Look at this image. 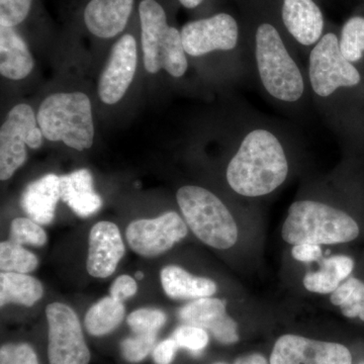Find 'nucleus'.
I'll use <instances>...</instances> for the list:
<instances>
[{"label":"nucleus","mask_w":364,"mask_h":364,"mask_svg":"<svg viewBox=\"0 0 364 364\" xmlns=\"http://www.w3.org/2000/svg\"><path fill=\"white\" fill-rule=\"evenodd\" d=\"M43 136L77 151L90 149L95 124L90 97L83 92H56L43 100L37 112Z\"/></svg>","instance_id":"7ed1b4c3"},{"label":"nucleus","mask_w":364,"mask_h":364,"mask_svg":"<svg viewBox=\"0 0 364 364\" xmlns=\"http://www.w3.org/2000/svg\"><path fill=\"white\" fill-rule=\"evenodd\" d=\"M181 33L184 51L193 58L215 52L234 51L240 40L238 23L226 13L188 21L182 26Z\"/></svg>","instance_id":"6e6552de"},{"label":"nucleus","mask_w":364,"mask_h":364,"mask_svg":"<svg viewBox=\"0 0 364 364\" xmlns=\"http://www.w3.org/2000/svg\"><path fill=\"white\" fill-rule=\"evenodd\" d=\"M284 134L263 122H249L227 165L230 188L244 198L272 193L286 182L289 154Z\"/></svg>","instance_id":"f257e3e1"},{"label":"nucleus","mask_w":364,"mask_h":364,"mask_svg":"<svg viewBox=\"0 0 364 364\" xmlns=\"http://www.w3.org/2000/svg\"><path fill=\"white\" fill-rule=\"evenodd\" d=\"M9 241L20 245L42 247L47 243V234L40 224L28 218H16L11 225Z\"/></svg>","instance_id":"a878e982"},{"label":"nucleus","mask_w":364,"mask_h":364,"mask_svg":"<svg viewBox=\"0 0 364 364\" xmlns=\"http://www.w3.org/2000/svg\"><path fill=\"white\" fill-rule=\"evenodd\" d=\"M282 21L296 44L309 53L324 36V16L314 0H282Z\"/></svg>","instance_id":"4468645a"},{"label":"nucleus","mask_w":364,"mask_h":364,"mask_svg":"<svg viewBox=\"0 0 364 364\" xmlns=\"http://www.w3.org/2000/svg\"><path fill=\"white\" fill-rule=\"evenodd\" d=\"M0 364H39V360L30 344L9 343L0 349Z\"/></svg>","instance_id":"7c9ffc66"},{"label":"nucleus","mask_w":364,"mask_h":364,"mask_svg":"<svg viewBox=\"0 0 364 364\" xmlns=\"http://www.w3.org/2000/svg\"><path fill=\"white\" fill-rule=\"evenodd\" d=\"M138 48L135 37L124 33L114 43L107 65L98 80V97L105 105H116L128 91L135 77Z\"/></svg>","instance_id":"9d476101"},{"label":"nucleus","mask_w":364,"mask_h":364,"mask_svg":"<svg viewBox=\"0 0 364 364\" xmlns=\"http://www.w3.org/2000/svg\"><path fill=\"white\" fill-rule=\"evenodd\" d=\"M178 1L186 9H193L200 6L205 0H178Z\"/></svg>","instance_id":"c9c22d12"},{"label":"nucleus","mask_w":364,"mask_h":364,"mask_svg":"<svg viewBox=\"0 0 364 364\" xmlns=\"http://www.w3.org/2000/svg\"><path fill=\"white\" fill-rule=\"evenodd\" d=\"M122 342L121 350L124 358L131 363L144 360L154 348L157 334H136Z\"/></svg>","instance_id":"c85d7f7f"},{"label":"nucleus","mask_w":364,"mask_h":364,"mask_svg":"<svg viewBox=\"0 0 364 364\" xmlns=\"http://www.w3.org/2000/svg\"><path fill=\"white\" fill-rule=\"evenodd\" d=\"M176 200L186 225L203 243L215 249L233 247L238 228L226 205L212 191L198 186H184Z\"/></svg>","instance_id":"39448f33"},{"label":"nucleus","mask_w":364,"mask_h":364,"mask_svg":"<svg viewBox=\"0 0 364 364\" xmlns=\"http://www.w3.org/2000/svg\"><path fill=\"white\" fill-rule=\"evenodd\" d=\"M178 316L184 324L212 333L220 343L230 345L239 341L238 325L228 315L226 301L222 299H193L179 311Z\"/></svg>","instance_id":"ddd939ff"},{"label":"nucleus","mask_w":364,"mask_h":364,"mask_svg":"<svg viewBox=\"0 0 364 364\" xmlns=\"http://www.w3.org/2000/svg\"><path fill=\"white\" fill-rule=\"evenodd\" d=\"M49 325L48 358L50 364H90V351L80 322L70 306L53 303L46 309Z\"/></svg>","instance_id":"0eeeda50"},{"label":"nucleus","mask_w":364,"mask_h":364,"mask_svg":"<svg viewBox=\"0 0 364 364\" xmlns=\"http://www.w3.org/2000/svg\"><path fill=\"white\" fill-rule=\"evenodd\" d=\"M124 252L123 238L117 225L98 222L90 230L86 269L91 277L107 279L116 272Z\"/></svg>","instance_id":"f8f14e48"},{"label":"nucleus","mask_w":364,"mask_h":364,"mask_svg":"<svg viewBox=\"0 0 364 364\" xmlns=\"http://www.w3.org/2000/svg\"><path fill=\"white\" fill-rule=\"evenodd\" d=\"M172 338L176 340L179 347L186 349L195 356L200 355L208 344V332L191 325L184 324L177 328L172 334Z\"/></svg>","instance_id":"cd10ccee"},{"label":"nucleus","mask_w":364,"mask_h":364,"mask_svg":"<svg viewBox=\"0 0 364 364\" xmlns=\"http://www.w3.org/2000/svg\"><path fill=\"white\" fill-rule=\"evenodd\" d=\"M359 227L344 210L318 200H296L282 229L284 241L298 244L346 243L358 238Z\"/></svg>","instance_id":"f03ea898"},{"label":"nucleus","mask_w":364,"mask_h":364,"mask_svg":"<svg viewBox=\"0 0 364 364\" xmlns=\"http://www.w3.org/2000/svg\"><path fill=\"white\" fill-rule=\"evenodd\" d=\"M35 66L32 53L16 28L0 26V74L11 80L30 75Z\"/></svg>","instance_id":"a211bd4d"},{"label":"nucleus","mask_w":364,"mask_h":364,"mask_svg":"<svg viewBox=\"0 0 364 364\" xmlns=\"http://www.w3.org/2000/svg\"><path fill=\"white\" fill-rule=\"evenodd\" d=\"M166 318L161 310L139 309L128 316L127 323L136 334H157Z\"/></svg>","instance_id":"bb28decb"},{"label":"nucleus","mask_w":364,"mask_h":364,"mask_svg":"<svg viewBox=\"0 0 364 364\" xmlns=\"http://www.w3.org/2000/svg\"><path fill=\"white\" fill-rule=\"evenodd\" d=\"M135 0H90L83 11V21L91 35L112 39L128 26Z\"/></svg>","instance_id":"2eb2a0df"},{"label":"nucleus","mask_w":364,"mask_h":364,"mask_svg":"<svg viewBox=\"0 0 364 364\" xmlns=\"http://www.w3.org/2000/svg\"><path fill=\"white\" fill-rule=\"evenodd\" d=\"M164 293L173 299L210 298L217 291V284L207 277H198L176 265L165 267L160 272Z\"/></svg>","instance_id":"6ab92c4d"},{"label":"nucleus","mask_w":364,"mask_h":364,"mask_svg":"<svg viewBox=\"0 0 364 364\" xmlns=\"http://www.w3.org/2000/svg\"><path fill=\"white\" fill-rule=\"evenodd\" d=\"M136 291H138V286L136 280L130 275L123 274L117 277L112 282L109 289V296L117 301H124L135 296Z\"/></svg>","instance_id":"2f4dec72"},{"label":"nucleus","mask_w":364,"mask_h":364,"mask_svg":"<svg viewBox=\"0 0 364 364\" xmlns=\"http://www.w3.org/2000/svg\"><path fill=\"white\" fill-rule=\"evenodd\" d=\"M44 294V287L39 279L18 272H1L0 274V306L20 304L32 306Z\"/></svg>","instance_id":"aec40b11"},{"label":"nucleus","mask_w":364,"mask_h":364,"mask_svg":"<svg viewBox=\"0 0 364 364\" xmlns=\"http://www.w3.org/2000/svg\"><path fill=\"white\" fill-rule=\"evenodd\" d=\"M270 364H352L344 345L287 334L275 342Z\"/></svg>","instance_id":"9b49d317"},{"label":"nucleus","mask_w":364,"mask_h":364,"mask_svg":"<svg viewBox=\"0 0 364 364\" xmlns=\"http://www.w3.org/2000/svg\"><path fill=\"white\" fill-rule=\"evenodd\" d=\"M33 0H0V26L16 28L23 23L32 9Z\"/></svg>","instance_id":"c756f323"},{"label":"nucleus","mask_w":364,"mask_h":364,"mask_svg":"<svg viewBox=\"0 0 364 364\" xmlns=\"http://www.w3.org/2000/svg\"><path fill=\"white\" fill-rule=\"evenodd\" d=\"M181 347L176 343V340L169 338L160 342L153 349V359L156 364H171L176 358V352Z\"/></svg>","instance_id":"473e14b6"},{"label":"nucleus","mask_w":364,"mask_h":364,"mask_svg":"<svg viewBox=\"0 0 364 364\" xmlns=\"http://www.w3.org/2000/svg\"><path fill=\"white\" fill-rule=\"evenodd\" d=\"M61 198L60 176L46 174L26 186L21 196V207L30 219L40 225L54 220L56 205Z\"/></svg>","instance_id":"dca6fc26"},{"label":"nucleus","mask_w":364,"mask_h":364,"mask_svg":"<svg viewBox=\"0 0 364 364\" xmlns=\"http://www.w3.org/2000/svg\"><path fill=\"white\" fill-rule=\"evenodd\" d=\"M61 200L78 217L88 218L102 207V198L95 193L93 178L88 169L75 170L60 176Z\"/></svg>","instance_id":"f3484780"},{"label":"nucleus","mask_w":364,"mask_h":364,"mask_svg":"<svg viewBox=\"0 0 364 364\" xmlns=\"http://www.w3.org/2000/svg\"><path fill=\"white\" fill-rule=\"evenodd\" d=\"M124 318L123 301L112 296L100 299L86 313L85 324L86 330L92 336H105L119 327Z\"/></svg>","instance_id":"4be33fe9"},{"label":"nucleus","mask_w":364,"mask_h":364,"mask_svg":"<svg viewBox=\"0 0 364 364\" xmlns=\"http://www.w3.org/2000/svg\"><path fill=\"white\" fill-rule=\"evenodd\" d=\"M186 226L176 212L164 213L155 219L136 220L127 229V241L134 252L144 257H155L186 238Z\"/></svg>","instance_id":"1a4fd4ad"},{"label":"nucleus","mask_w":364,"mask_h":364,"mask_svg":"<svg viewBox=\"0 0 364 364\" xmlns=\"http://www.w3.org/2000/svg\"><path fill=\"white\" fill-rule=\"evenodd\" d=\"M39 264L35 254L20 244L11 241L0 243V269L2 272L28 273L33 272Z\"/></svg>","instance_id":"b1692460"},{"label":"nucleus","mask_w":364,"mask_h":364,"mask_svg":"<svg viewBox=\"0 0 364 364\" xmlns=\"http://www.w3.org/2000/svg\"><path fill=\"white\" fill-rule=\"evenodd\" d=\"M330 301L339 306L347 318H359L364 321V282L355 277L345 280L333 291Z\"/></svg>","instance_id":"5701e85b"},{"label":"nucleus","mask_w":364,"mask_h":364,"mask_svg":"<svg viewBox=\"0 0 364 364\" xmlns=\"http://www.w3.org/2000/svg\"><path fill=\"white\" fill-rule=\"evenodd\" d=\"M138 13L146 71L156 74L164 70L174 78L186 75L188 60L181 33L169 25L164 7L157 0H142Z\"/></svg>","instance_id":"20e7f679"},{"label":"nucleus","mask_w":364,"mask_h":364,"mask_svg":"<svg viewBox=\"0 0 364 364\" xmlns=\"http://www.w3.org/2000/svg\"><path fill=\"white\" fill-rule=\"evenodd\" d=\"M353 267V260L348 256H333L322 261L318 272L306 275L304 286L312 293L332 294L350 275Z\"/></svg>","instance_id":"412c9836"},{"label":"nucleus","mask_w":364,"mask_h":364,"mask_svg":"<svg viewBox=\"0 0 364 364\" xmlns=\"http://www.w3.org/2000/svg\"><path fill=\"white\" fill-rule=\"evenodd\" d=\"M215 364H226V363H215Z\"/></svg>","instance_id":"4c0bfd02"},{"label":"nucleus","mask_w":364,"mask_h":364,"mask_svg":"<svg viewBox=\"0 0 364 364\" xmlns=\"http://www.w3.org/2000/svg\"><path fill=\"white\" fill-rule=\"evenodd\" d=\"M234 364H268L267 358L261 354L253 353L242 356L235 361Z\"/></svg>","instance_id":"f704fd0d"},{"label":"nucleus","mask_w":364,"mask_h":364,"mask_svg":"<svg viewBox=\"0 0 364 364\" xmlns=\"http://www.w3.org/2000/svg\"><path fill=\"white\" fill-rule=\"evenodd\" d=\"M43 139L32 107L28 104L14 107L0 128V179L11 178L26 161V148L40 149Z\"/></svg>","instance_id":"423d86ee"},{"label":"nucleus","mask_w":364,"mask_h":364,"mask_svg":"<svg viewBox=\"0 0 364 364\" xmlns=\"http://www.w3.org/2000/svg\"><path fill=\"white\" fill-rule=\"evenodd\" d=\"M136 279H142L143 277H144V274H143V272H138L136 273Z\"/></svg>","instance_id":"e433bc0d"},{"label":"nucleus","mask_w":364,"mask_h":364,"mask_svg":"<svg viewBox=\"0 0 364 364\" xmlns=\"http://www.w3.org/2000/svg\"><path fill=\"white\" fill-rule=\"evenodd\" d=\"M339 48L345 59L356 64L364 55V18L353 16L344 23L339 37Z\"/></svg>","instance_id":"393cba45"},{"label":"nucleus","mask_w":364,"mask_h":364,"mask_svg":"<svg viewBox=\"0 0 364 364\" xmlns=\"http://www.w3.org/2000/svg\"><path fill=\"white\" fill-rule=\"evenodd\" d=\"M294 259L301 262H313L320 259L322 256V249L316 244H298L291 250Z\"/></svg>","instance_id":"72a5a7b5"}]
</instances>
